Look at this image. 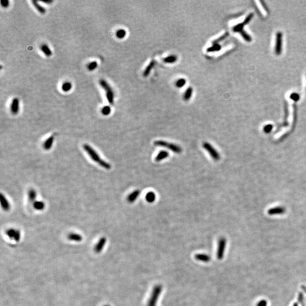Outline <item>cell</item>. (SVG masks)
I'll use <instances>...</instances> for the list:
<instances>
[{"label": "cell", "instance_id": "obj_35", "mask_svg": "<svg viewBox=\"0 0 306 306\" xmlns=\"http://www.w3.org/2000/svg\"><path fill=\"white\" fill-rule=\"evenodd\" d=\"M185 81L184 79H179L178 82H176V86L178 88H182L184 85L185 84Z\"/></svg>", "mask_w": 306, "mask_h": 306}, {"label": "cell", "instance_id": "obj_38", "mask_svg": "<svg viewBox=\"0 0 306 306\" xmlns=\"http://www.w3.org/2000/svg\"><path fill=\"white\" fill-rule=\"evenodd\" d=\"M42 2L44 3H52L53 1H50V0H49V1H42Z\"/></svg>", "mask_w": 306, "mask_h": 306}, {"label": "cell", "instance_id": "obj_31", "mask_svg": "<svg viewBox=\"0 0 306 306\" xmlns=\"http://www.w3.org/2000/svg\"><path fill=\"white\" fill-rule=\"evenodd\" d=\"M221 48V47L219 46V44H216L214 46H212V47H210V48L208 49V51L209 52H215V51H219L220 49Z\"/></svg>", "mask_w": 306, "mask_h": 306}, {"label": "cell", "instance_id": "obj_33", "mask_svg": "<svg viewBox=\"0 0 306 306\" xmlns=\"http://www.w3.org/2000/svg\"><path fill=\"white\" fill-rule=\"evenodd\" d=\"M176 60V58L175 56H169L168 58H166L164 61V62L166 63H174L175 61Z\"/></svg>", "mask_w": 306, "mask_h": 306}, {"label": "cell", "instance_id": "obj_1", "mask_svg": "<svg viewBox=\"0 0 306 306\" xmlns=\"http://www.w3.org/2000/svg\"><path fill=\"white\" fill-rule=\"evenodd\" d=\"M154 145L157 146L163 147L165 148H168L171 151L177 154H180L182 152V148L179 145L172 143H167L166 141L162 140L156 141L154 143Z\"/></svg>", "mask_w": 306, "mask_h": 306}, {"label": "cell", "instance_id": "obj_41", "mask_svg": "<svg viewBox=\"0 0 306 306\" xmlns=\"http://www.w3.org/2000/svg\"></svg>", "mask_w": 306, "mask_h": 306}, {"label": "cell", "instance_id": "obj_39", "mask_svg": "<svg viewBox=\"0 0 306 306\" xmlns=\"http://www.w3.org/2000/svg\"><path fill=\"white\" fill-rule=\"evenodd\" d=\"M302 288H303V290H304V291H305V292H306V288H305V287H304V286H303V287H302Z\"/></svg>", "mask_w": 306, "mask_h": 306}, {"label": "cell", "instance_id": "obj_36", "mask_svg": "<svg viewBox=\"0 0 306 306\" xmlns=\"http://www.w3.org/2000/svg\"><path fill=\"white\" fill-rule=\"evenodd\" d=\"M1 4L3 6V8H7L9 6V2L8 0H1Z\"/></svg>", "mask_w": 306, "mask_h": 306}, {"label": "cell", "instance_id": "obj_12", "mask_svg": "<svg viewBox=\"0 0 306 306\" xmlns=\"http://www.w3.org/2000/svg\"><path fill=\"white\" fill-rule=\"evenodd\" d=\"M19 109V101L18 98L13 99L11 104V112L13 115H17Z\"/></svg>", "mask_w": 306, "mask_h": 306}, {"label": "cell", "instance_id": "obj_6", "mask_svg": "<svg viewBox=\"0 0 306 306\" xmlns=\"http://www.w3.org/2000/svg\"><path fill=\"white\" fill-rule=\"evenodd\" d=\"M6 235L10 239H14L16 242H19L21 239V232L18 230L14 228H10L6 231Z\"/></svg>", "mask_w": 306, "mask_h": 306}, {"label": "cell", "instance_id": "obj_7", "mask_svg": "<svg viewBox=\"0 0 306 306\" xmlns=\"http://www.w3.org/2000/svg\"><path fill=\"white\" fill-rule=\"evenodd\" d=\"M253 13L249 14L248 15H247V17H246L242 23L237 24V26H234V28H233V31H235V32H239V33L242 32L243 31V28H244V26H246V24H248V23H249V22L251 21L252 19L253 18Z\"/></svg>", "mask_w": 306, "mask_h": 306}, {"label": "cell", "instance_id": "obj_30", "mask_svg": "<svg viewBox=\"0 0 306 306\" xmlns=\"http://www.w3.org/2000/svg\"><path fill=\"white\" fill-rule=\"evenodd\" d=\"M290 98L291 99V100H293V101L298 102V100H299V99H300V95L298 94V93H292L290 95Z\"/></svg>", "mask_w": 306, "mask_h": 306}, {"label": "cell", "instance_id": "obj_5", "mask_svg": "<svg viewBox=\"0 0 306 306\" xmlns=\"http://www.w3.org/2000/svg\"><path fill=\"white\" fill-rule=\"evenodd\" d=\"M282 38L283 35L281 32L278 31L276 33L275 53L277 55H280L282 51Z\"/></svg>", "mask_w": 306, "mask_h": 306}, {"label": "cell", "instance_id": "obj_17", "mask_svg": "<svg viewBox=\"0 0 306 306\" xmlns=\"http://www.w3.org/2000/svg\"><path fill=\"white\" fill-rule=\"evenodd\" d=\"M33 208L38 210H43L45 208V203L43 201H37L33 203Z\"/></svg>", "mask_w": 306, "mask_h": 306}, {"label": "cell", "instance_id": "obj_37", "mask_svg": "<svg viewBox=\"0 0 306 306\" xmlns=\"http://www.w3.org/2000/svg\"><path fill=\"white\" fill-rule=\"evenodd\" d=\"M267 306V302L266 300H261L260 302L258 303V304H257V306Z\"/></svg>", "mask_w": 306, "mask_h": 306}, {"label": "cell", "instance_id": "obj_2", "mask_svg": "<svg viewBox=\"0 0 306 306\" xmlns=\"http://www.w3.org/2000/svg\"><path fill=\"white\" fill-rule=\"evenodd\" d=\"M99 84L102 87V88L106 91V97L107 100L111 105H113L114 103V94L112 91V88L110 87L108 83L103 79L99 81Z\"/></svg>", "mask_w": 306, "mask_h": 306}, {"label": "cell", "instance_id": "obj_9", "mask_svg": "<svg viewBox=\"0 0 306 306\" xmlns=\"http://www.w3.org/2000/svg\"><path fill=\"white\" fill-rule=\"evenodd\" d=\"M286 212V209L283 207L281 206H277L274 207L273 208L270 209L268 211V213L269 215H279V214H283Z\"/></svg>", "mask_w": 306, "mask_h": 306}, {"label": "cell", "instance_id": "obj_4", "mask_svg": "<svg viewBox=\"0 0 306 306\" xmlns=\"http://www.w3.org/2000/svg\"><path fill=\"white\" fill-rule=\"evenodd\" d=\"M83 147V148H84L85 151L88 153L89 156L91 157V159L94 162H96L98 163H99L100 162L102 159L100 158L99 155L98 154L97 152H96L91 146H90L88 144H84Z\"/></svg>", "mask_w": 306, "mask_h": 306}, {"label": "cell", "instance_id": "obj_24", "mask_svg": "<svg viewBox=\"0 0 306 306\" xmlns=\"http://www.w3.org/2000/svg\"><path fill=\"white\" fill-rule=\"evenodd\" d=\"M72 88V86L70 82H65L62 86V90L65 92H68L71 90Z\"/></svg>", "mask_w": 306, "mask_h": 306}, {"label": "cell", "instance_id": "obj_3", "mask_svg": "<svg viewBox=\"0 0 306 306\" xmlns=\"http://www.w3.org/2000/svg\"><path fill=\"white\" fill-rule=\"evenodd\" d=\"M203 148H205L207 152H208L209 155L211 156V157L215 161H218L220 159L221 156L219 154L216 149L210 143L205 142L203 143Z\"/></svg>", "mask_w": 306, "mask_h": 306}, {"label": "cell", "instance_id": "obj_27", "mask_svg": "<svg viewBox=\"0 0 306 306\" xmlns=\"http://www.w3.org/2000/svg\"><path fill=\"white\" fill-rule=\"evenodd\" d=\"M192 94V88H188L184 94V99L185 100H189L191 98Z\"/></svg>", "mask_w": 306, "mask_h": 306}, {"label": "cell", "instance_id": "obj_14", "mask_svg": "<svg viewBox=\"0 0 306 306\" xmlns=\"http://www.w3.org/2000/svg\"><path fill=\"white\" fill-rule=\"evenodd\" d=\"M68 239L70 241H73L76 242H80L82 240V237L78 233H70L68 235Z\"/></svg>", "mask_w": 306, "mask_h": 306}, {"label": "cell", "instance_id": "obj_16", "mask_svg": "<svg viewBox=\"0 0 306 306\" xmlns=\"http://www.w3.org/2000/svg\"><path fill=\"white\" fill-rule=\"evenodd\" d=\"M169 156V153L166 151H162L158 153L155 158V161L159 162L162 161L164 159L167 158Z\"/></svg>", "mask_w": 306, "mask_h": 306}, {"label": "cell", "instance_id": "obj_32", "mask_svg": "<svg viewBox=\"0 0 306 306\" xmlns=\"http://www.w3.org/2000/svg\"><path fill=\"white\" fill-rule=\"evenodd\" d=\"M273 128V125L272 124L266 125L264 128V132L265 133H269Z\"/></svg>", "mask_w": 306, "mask_h": 306}, {"label": "cell", "instance_id": "obj_26", "mask_svg": "<svg viewBox=\"0 0 306 306\" xmlns=\"http://www.w3.org/2000/svg\"><path fill=\"white\" fill-rule=\"evenodd\" d=\"M126 35V31L124 30H119L116 32V37L118 39H123Z\"/></svg>", "mask_w": 306, "mask_h": 306}, {"label": "cell", "instance_id": "obj_34", "mask_svg": "<svg viewBox=\"0 0 306 306\" xmlns=\"http://www.w3.org/2000/svg\"><path fill=\"white\" fill-rule=\"evenodd\" d=\"M154 65V62H152L150 64H149V65H148V67H147V68L145 70V72H144V76H148V74H149V73H150V70H152V68L153 67Z\"/></svg>", "mask_w": 306, "mask_h": 306}, {"label": "cell", "instance_id": "obj_15", "mask_svg": "<svg viewBox=\"0 0 306 306\" xmlns=\"http://www.w3.org/2000/svg\"><path fill=\"white\" fill-rule=\"evenodd\" d=\"M54 139H55L54 136L52 135L51 136L49 137L46 140L44 143V145H43V147L45 150H48L51 148L53 142H54Z\"/></svg>", "mask_w": 306, "mask_h": 306}, {"label": "cell", "instance_id": "obj_21", "mask_svg": "<svg viewBox=\"0 0 306 306\" xmlns=\"http://www.w3.org/2000/svg\"><path fill=\"white\" fill-rule=\"evenodd\" d=\"M41 51L44 53V54L47 57H50L52 55L51 50L49 49L48 47L46 44H43L41 47Z\"/></svg>", "mask_w": 306, "mask_h": 306}, {"label": "cell", "instance_id": "obj_11", "mask_svg": "<svg viewBox=\"0 0 306 306\" xmlns=\"http://www.w3.org/2000/svg\"><path fill=\"white\" fill-rule=\"evenodd\" d=\"M0 201H1V206L3 210L6 212L9 211L10 209V204L5 196L3 193H1L0 195Z\"/></svg>", "mask_w": 306, "mask_h": 306}, {"label": "cell", "instance_id": "obj_19", "mask_svg": "<svg viewBox=\"0 0 306 306\" xmlns=\"http://www.w3.org/2000/svg\"><path fill=\"white\" fill-rule=\"evenodd\" d=\"M32 3H33V5L34 6V7L36 8V9H37V10H38V11L40 13H41V14H44V13L46 12V10L45 9V8H43L42 6H41L40 5H39V4L38 3V1L33 0V1H32Z\"/></svg>", "mask_w": 306, "mask_h": 306}, {"label": "cell", "instance_id": "obj_40", "mask_svg": "<svg viewBox=\"0 0 306 306\" xmlns=\"http://www.w3.org/2000/svg\"><path fill=\"white\" fill-rule=\"evenodd\" d=\"M298 306V304H297V303H295V304H294V306Z\"/></svg>", "mask_w": 306, "mask_h": 306}, {"label": "cell", "instance_id": "obj_25", "mask_svg": "<svg viewBox=\"0 0 306 306\" xmlns=\"http://www.w3.org/2000/svg\"><path fill=\"white\" fill-rule=\"evenodd\" d=\"M240 33H241L242 36L243 38L246 40L247 42H250L252 41V38L251 37L250 35H249L248 33H246V31L243 30L242 32H240Z\"/></svg>", "mask_w": 306, "mask_h": 306}, {"label": "cell", "instance_id": "obj_20", "mask_svg": "<svg viewBox=\"0 0 306 306\" xmlns=\"http://www.w3.org/2000/svg\"><path fill=\"white\" fill-rule=\"evenodd\" d=\"M195 258L198 260L204 261V262H208L210 260V256H208L206 254H198L196 255Z\"/></svg>", "mask_w": 306, "mask_h": 306}, {"label": "cell", "instance_id": "obj_23", "mask_svg": "<svg viewBox=\"0 0 306 306\" xmlns=\"http://www.w3.org/2000/svg\"><path fill=\"white\" fill-rule=\"evenodd\" d=\"M101 167H103L107 170H109L111 168V166L110 164L108 163L105 161H103L102 159L100 160V162L98 163Z\"/></svg>", "mask_w": 306, "mask_h": 306}, {"label": "cell", "instance_id": "obj_22", "mask_svg": "<svg viewBox=\"0 0 306 306\" xmlns=\"http://www.w3.org/2000/svg\"><path fill=\"white\" fill-rule=\"evenodd\" d=\"M28 198L31 202L34 201L37 198V192L35 189H31L28 192Z\"/></svg>", "mask_w": 306, "mask_h": 306}, {"label": "cell", "instance_id": "obj_18", "mask_svg": "<svg viewBox=\"0 0 306 306\" xmlns=\"http://www.w3.org/2000/svg\"><path fill=\"white\" fill-rule=\"evenodd\" d=\"M145 198L146 200L148 203H153V202H154L155 200L156 196H155V194L154 192H149L146 195Z\"/></svg>", "mask_w": 306, "mask_h": 306}, {"label": "cell", "instance_id": "obj_28", "mask_svg": "<svg viewBox=\"0 0 306 306\" xmlns=\"http://www.w3.org/2000/svg\"><path fill=\"white\" fill-rule=\"evenodd\" d=\"M111 109L110 107L109 106L104 107L102 109V113L103 115L104 116L109 115V113H111Z\"/></svg>", "mask_w": 306, "mask_h": 306}, {"label": "cell", "instance_id": "obj_8", "mask_svg": "<svg viewBox=\"0 0 306 306\" xmlns=\"http://www.w3.org/2000/svg\"><path fill=\"white\" fill-rule=\"evenodd\" d=\"M226 239H224V238H222L219 240L218 248V251H217V258L219 260L222 259V258H223V253H224V249L226 247Z\"/></svg>", "mask_w": 306, "mask_h": 306}, {"label": "cell", "instance_id": "obj_29", "mask_svg": "<svg viewBox=\"0 0 306 306\" xmlns=\"http://www.w3.org/2000/svg\"><path fill=\"white\" fill-rule=\"evenodd\" d=\"M97 63L96 61H93V62H91L90 64H88V69L90 71H93V70H94L95 69L97 68Z\"/></svg>", "mask_w": 306, "mask_h": 306}, {"label": "cell", "instance_id": "obj_13", "mask_svg": "<svg viewBox=\"0 0 306 306\" xmlns=\"http://www.w3.org/2000/svg\"><path fill=\"white\" fill-rule=\"evenodd\" d=\"M140 193L141 192H140L139 190H135V191H133L132 193H130L128 196V201L130 203H134L139 196Z\"/></svg>", "mask_w": 306, "mask_h": 306}, {"label": "cell", "instance_id": "obj_10", "mask_svg": "<svg viewBox=\"0 0 306 306\" xmlns=\"http://www.w3.org/2000/svg\"><path fill=\"white\" fill-rule=\"evenodd\" d=\"M106 238L104 237L100 238L99 242L97 243L96 246H95V247H94V250L95 252L97 253H100L102 251L104 247L106 245Z\"/></svg>", "mask_w": 306, "mask_h": 306}]
</instances>
